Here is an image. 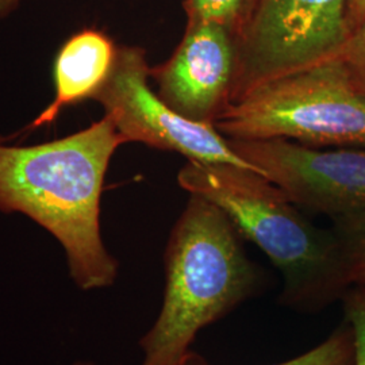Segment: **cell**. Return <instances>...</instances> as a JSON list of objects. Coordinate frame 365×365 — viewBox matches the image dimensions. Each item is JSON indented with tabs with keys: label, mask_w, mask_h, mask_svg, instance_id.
<instances>
[{
	"label": "cell",
	"mask_w": 365,
	"mask_h": 365,
	"mask_svg": "<svg viewBox=\"0 0 365 365\" xmlns=\"http://www.w3.org/2000/svg\"><path fill=\"white\" fill-rule=\"evenodd\" d=\"M125 144L106 115L43 144L0 141V211L21 212L48 230L83 291L111 287L117 280L119 264L102 238L101 200L111 158Z\"/></svg>",
	"instance_id": "obj_1"
},
{
	"label": "cell",
	"mask_w": 365,
	"mask_h": 365,
	"mask_svg": "<svg viewBox=\"0 0 365 365\" xmlns=\"http://www.w3.org/2000/svg\"><path fill=\"white\" fill-rule=\"evenodd\" d=\"M178 182L207 199L274 264L283 277L279 302L302 313H318L351 287L331 229L309 221L297 205L260 172L226 163L187 160Z\"/></svg>",
	"instance_id": "obj_2"
},
{
	"label": "cell",
	"mask_w": 365,
	"mask_h": 365,
	"mask_svg": "<svg viewBox=\"0 0 365 365\" xmlns=\"http://www.w3.org/2000/svg\"><path fill=\"white\" fill-rule=\"evenodd\" d=\"M244 238L214 203L190 195L164 252V298L140 341L141 365H180L197 333L260 292Z\"/></svg>",
	"instance_id": "obj_3"
},
{
	"label": "cell",
	"mask_w": 365,
	"mask_h": 365,
	"mask_svg": "<svg viewBox=\"0 0 365 365\" xmlns=\"http://www.w3.org/2000/svg\"><path fill=\"white\" fill-rule=\"evenodd\" d=\"M214 128L227 140L365 149V98L327 60L255 88L229 106Z\"/></svg>",
	"instance_id": "obj_4"
},
{
	"label": "cell",
	"mask_w": 365,
	"mask_h": 365,
	"mask_svg": "<svg viewBox=\"0 0 365 365\" xmlns=\"http://www.w3.org/2000/svg\"><path fill=\"white\" fill-rule=\"evenodd\" d=\"M349 34L348 0H250L235 33L230 105L262 84L330 60Z\"/></svg>",
	"instance_id": "obj_5"
},
{
	"label": "cell",
	"mask_w": 365,
	"mask_h": 365,
	"mask_svg": "<svg viewBox=\"0 0 365 365\" xmlns=\"http://www.w3.org/2000/svg\"><path fill=\"white\" fill-rule=\"evenodd\" d=\"M149 78L144 48L120 45L110 78L92 99L103 107L126 144L140 143L187 160L252 168L214 126L182 117L167 105L150 88Z\"/></svg>",
	"instance_id": "obj_6"
},
{
	"label": "cell",
	"mask_w": 365,
	"mask_h": 365,
	"mask_svg": "<svg viewBox=\"0 0 365 365\" xmlns=\"http://www.w3.org/2000/svg\"><path fill=\"white\" fill-rule=\"evenodd\" d=\"M227 141L300 209L331 220L365 211V149H322L282 138Z\"/></svg>",
	"instance_id": "obj_7"
},
{
	"label": "cell",
	"mask_w": 365,
	"mask_h": 365,
	"mask_svg": "<svg viewBox=\"0 0 365 365\" xmlns=\"http://www.w3.org/2000/svg\"><path fill=\"white\" fill-rule=\"evenodd\" d=\"M233 34L225 27L187 19L170 58L150 68L158 96L182 117L214 126L230 106L235 78Z\"/></svg>",
	"instance_id": "obj_8"
},
{
	"label": "cell",
	"mask_w": 365,
	"mask_h": 365,
	"mask_svg": "<svg viewBox=\"0 0 365 365\" xmlns=\"http://www.w3.org/2000/svg\"><path fill=\"white\" fill-rule=\"evenodd\" d=\"M118 45L103 30L86 27L60 46L53 63L54 98L26 130L52 125L68 107L92 101L110 78Z\"/></svg>",
	"instance_id": "obj_9"
},
{
	"label": "cell",
	"mask_w": 365,
	"mask_h": 365,
	"mask_svg": "<svg viewBox=\"0 0 365 365\" xmlns=\"http://www.w3.org/2000/svg\"><path fill=\"white\" fill-rule=\"evenodd\" d=\"M354 337L351 325L344 321L324 342L309 352L274 365H353ZM180 365H210L199 353L190 351Z\"/></svg>",
	"instance_id": "obj_10"
},
{
	"label": "cell",
	"mask_w": 365,
	"mask_h": 365,
	"mask_svg": "<svg viewBox=\"0 0 365 365\" xmlns=\"http://www.w3.org/2000/svg\"><path fill=\"white\" fill-rule=\"evenodd\" d=\"M348 279L352 286L365 287V211L331 220Z\"/></svg>",
	"instance_id": "obj_11"
},
{
	"label": "cell",
	"mask_w": 365,
	"mask_h": 365,
	"mask_svg": "<svg viewBox=\"0 0 365 365\" xmlns=\"http://www.w3.org/2000/svg\"><path fill=\"white\" fill-rule=\"evenodd\" d=\"M250 0H184L187 19L215 24L227 29L233 37L240 26Z\"/></svg>",
	"instance_id": "obj_12"
},
{
	"label": "cell",
	"mask_w": 365,
	"mask_h": 365,
	"mask_svg": "<svg viewBox=\"0 0 365 365\" xmlns=\"http://www.w3.org/2000/svg\"><path fill=\"white\" fill-rule=\"evenodd\" d=\"M330 60L337 63L353 90L365 98V18Z\"/></svg>",
	"instance_id": "obj_13"
},
{
	"label": "cell",
	"mask_w": 365,
	"mask_h": 365,
	"mask_svg": "<svg viewBox=\"0 0 365 365\" xmlns=\"http://www.w3.org/2000/svg\"><path fill=\"white\" fill-rule=\"evenodd\" d=\"M345 321L354 337V364L365 365V287L352 286L342 295Z\"/></svg>",
	"instance_id": "obj_14"
},
{
	"label": "cell",
	"mask_w": 365,
	"mask_h": 365,
	"mask_svg": "<svg viewBox=\"0 0 365 365\" xmlns=\"http://www.w3.org/2000/svg\"><path fill=\"white\" fill-rule=\"evenodd\" d=\"M365 18V0H348V25L352 33Z\"/></svg>",
	"instance_id": "obj_15"
},
{
	"label": "cell",
	"mask_w": 365,
	"mask_h": 365,
	"mask_svg": "<svg viewBox=\"0 0 365 365\" xmlns=\"http://www.w3.org/2000/svg\"><path fill=\"white\" fill-rule=\"evenodd\" d=\"M24 0H0V18H4L13 13L14 10L21 4Z\"/></svg>",
	"instance_id": "obj_16"
},
{
	"label": "cell",
	"mask_w": 365,
	"mask_h": 365,
	"mask_svg": "<svg viewBox=\"0 0 365 365\" xmlns=\"http://www.w3.org/2000/svg\"><path fill=\"white\" fill-rule=\"evenodd\" d=\"M73 365H95L93 363H90V361H78V363H75Z\"/></svg>",
	"instance_id": "obj_17"
}]
</instances>
